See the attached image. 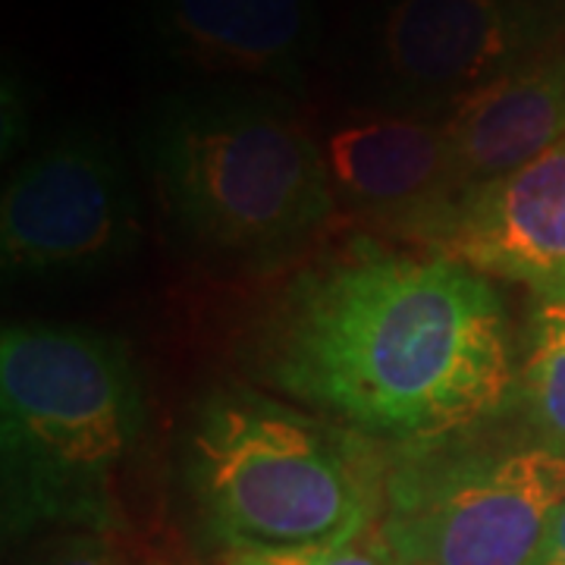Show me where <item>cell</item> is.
Returning a JSON list of instances; mask_svg holds the SVG:
<instances>
[{"mask_svg":"<svg viewBox=\"0 0 565 565\" xmlns=\"http://www.w3.org/2000/svg\"><path fill=\"white\" fill-rule=\"evenodd\" d=\"M270 384L396 444H430L497 415L515 393L497 289L444 255L359 243L305 270L264 330Z\"/></svg>","mask_w":565,"mask_h":565,"instance_id":"cell-1","label":"cell"},{"mask_svg":"<svg viewBox=\"0 0 565 565\" xmlns=\"http://www.w3.org/2000/svg\"><path fill=\"white\" fill-rule=\"evenodd\" d=\"M139 151L173 230L217 258H286L337 211L321 139L286 92L180 88L141 120Z\"/></svg>","mask_w":565,"mask_h":565,"instance_id":"cell-2","label":"cell"},{"mask_svg":"<svg viewBox=\"0 0 565 565\" xmlns=\"http://www.w3.org/2000/svg\"><path fill=\"white\" fill-rule=\"evenodd\" d=\"M141 434L129 349L70 323H10L0 340L3 515L10 531L102 527L114 471Z\"/></svg>","mask_w":565,"mask_h":565,"instance_id":"cell-3","label":"cell"},{"mask_svg":"<svg viewBox=\"0 0 565 565\" xmlns=\"http://www.w3.org/2000/svg\"><path fill=\"white\" fill-rule=\"evenodd\" d=\"M189 487L230 553L355 544L384 481L362 449L248 390L214 393L189 427Z\"/></svg>","mask_w":565,"mask_h":565,"instance_id":"cell-4","label":"cell"},{"mask_svg":"<svg viewBox=\"0 0 565 565\" xmlns=\"http://www.w3.org/2000/svg\"><path fill=\"white\" fill-rule=\"evenodd\" d=\"M565 503V452L525 444L427 446L384 478L374 541L396 565H534Z\"/></svg>","mask_w":565,"mask_h":565,"instance_id":"cell-5","label":"cell"},{"mask_svg":"<svg viewBox=\"0 0 565 565\" xmlns=\"http://www.w3.org/2000/svg\"><path fill=\"white\" fill-rule=\"evenodd\" d=\"M565 0H381L364 29V107L449 117L563 47Z\"/></svg>","mask_w":565,"mask_h":565,"instance_id":"cell-6","label":"cell"},{"mask_svg":"<svg viewBox=\"0 0 565 565\" xmlns=\"http://www.w3.org/2000/svg\"><path fill=\"white\" fill-rule=\"evenodd\" d=\"M139 245V217L120 154L88 126L63 129L13 170L0 202L7 274H95Z\"/></svg>","mask_w":565,"mask_h":565,"instance_id":"cell-7","label":"cell"},{"mask_svg":"<svg viewBox=\"0 0 565 565\" xmlns=\"http://www.w3.org/2000/svg\"><path fill=\"white\" fill-rule=\"evenodd\" d=\"M145 54L204 82L302 92L323 35L321 0H136Z\"/></svg>","mask_w":565,"mask_h":565,"instance_id":"cell-8","label":"cell"},{"mask_svg":"<svg viewBox=\"0 0 565 565\" xmlns=\"http://www.w3.org/2000/svg\"><path fill=\"white\" fill-rule=\"evenodd\" d=\"M481 277L565 289V139L500 180L456 195L418 236Z\"/></svg>","mask_w":565,"mask_h":565,"instance_id":"cell-9","label":"cell"},{"mask_svg":"<svg viewBox=\"0 0 565 565\" xmlns=\"http://www.w3.org/2000/svg\"><path fill=\"white\" fill-rule=\"evenodd\" d=\"M321 151L337 204L415 239L462 192L452 141L437 117L364 107L327 129Z\"/></svg>","mask_w":565,"mask_h":565,"instance_id":"cell-10","label":"cell"},{"mask_svg":"<svg viewBox=\"0 0 565 565\" xmlns=\"http://www.w3.org/2000/svg\"><path fill=\"white\" fill-rule=\"evenodd\" d=\"M444 122L462 192L541 158L565 139V44L481 88Z\"/></svg>","mask_w":565,"mask_h":565,"instance_id":"cell-11","label":"cell"},{"mask_svg":"<svg viewBox=\"0 0 565 565\" xmlns=\"http://www.w3.org/2000/svg\"><path fill=\"white\" fill-rule=\"evenodd\" d=\"M515 393L534 440L565 452V289L531 299Z\"/></svg>","mask_w":565,"mask_h":565,"instance_id":"cell-12","label":"cell"},{"mask_svg":"<svg viewBox=\"0 0 565 565\" xmlns=\"http://www.w3.org/2000/svg\"><path fill=\"white\" fill-rule=\"evenodd\" d=\"M32 565H120L102 527H63L47 537Z\"/></svg>","mask_w":565,"mask_h":565,"instance_id":"cell-13","label":"cell"},{"mask_svg":"<svg viewBox=\"0 0 565 565\" xmlns=\"http://www.w3.org/2000/svg\"><path fill=\"white\" fill-rule=\"evenodd\" d=\"M258 565H396L386 559L377 546L340 544V546H315V550H292V553H243Z\"/></svg>","mask_w":565,"mask_h":565,"instance_id":"cell-14","label":"cell"},{"mask_svg":"<svg viewBox=\"0 0 565 565\" xmlns=\"http://www.w3.org/2000/svg\"><path fill=\"white\" fill-rule=\"evenodd\" d=\"M534 565H565V503L559 505V512L546 527L544 544L537 550Z\"/></svg>","mask_w":565,"mask_h":565,"instance_id":"cell-15","label":"cell"},{"mask_svg":"<svg viewBox=\"0 0 565 565\" xmlns=\"http://www.w3.org/2000/svg\"><path fill=\"white\" fill-rule=\"evenodd\" d=\"M221 565H258V563H255V559H248V556H243V553H230Z\"/></svg>","mask_w":565,"mask_h":565,"instance_id":"cell-16","label":"cell"},{"mask_svg":"<svg viewBox=\"0 0 565 565\" xmlns=\"http://www.w3.org/2000/svg\"><path fill=\"white\" fill-rule=\"evenodd\" d=\"M154 565H167V563H154Z\"/></svg>","mask_w":565,"mask_h":565,"instance_id":"cell-17","label":"cell"}]
</instances>
